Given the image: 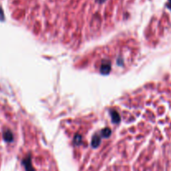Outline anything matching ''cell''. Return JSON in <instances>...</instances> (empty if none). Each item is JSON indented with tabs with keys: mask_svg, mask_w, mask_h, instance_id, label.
<instances>
[{
	"mask_svg": "<svg viewBox=\"0 0 171 171\" xmlns=\"http://www.w3.org/2000/svg\"><path fill=\"white\" fill-rule=\"evenodd\" d=\"M111 70V63L109 61H104L100 67V73L103 75H108Z\"/></svg>",
	"mask_w": 171,
	"mask_h": 171,
	"instance_id": "1",
	"label": "cell"
},
{
	"mask_svg": "<svg viewBox=\"0 0 171 171\" xmlns=\"http://www.w3.org/2000/svg\"><path fill=\"white\" fill-rule=\"evenodd\" d=\"M23 164H24L26 171H36L34 168L33 167V165H32V160L30 155H28V157L25 158L24 160H23Z\"/></svg>",
	"mask_w": 171,
	"mask_h": 171,
	"instance_id": "2",
	"label": "cell"
},
{
	"mask_svg": "<svg viewBox=\"0 0 171 171\" xmlns=\"http://www.w3.org/2000/svg\"><path fill=\"white\" fill-rule=\"evenodd\" d=\"M3 138H4V141L7 142V143H11V142L14 141V134L9 129H6L4 131V134H3Z\"/></svg>",
	"mask_w": 171,
	"mask_h": 171,
	"instance_id": "3",
	"label": "cell"
},
{
	"mask_svg": "<svg viewBox=\"0 0 171 171\" xmlns=\"http://www.w3.org/2000/svg\"><path fill=\"white\" fill-rule=\"evenodd\" d=\"M100 143H101V139H100V137L98 136V134L94 135L93 139H92V141H91V145H92V147L94 148V149H96V148H98V147L99 146Z\"/></svg>",
	"mask_w": 171,
	"mask_h": 171,
	"instance_id": "4",
	"label": "cell"
},
{
	"mask_svg": "<svg viewBox=\"0 0 171 171\" xmlns=\"http://www.w3.org/2000/svg\"><path fill=\"white\" fill-rule=\"evenodd\" d=\"M110 115H111L112 122L114 124H119L120 122V116L115 110H110Z\"/></svg>",
	"mask_w": 171,
	"mask_h": 171,
	"instance_id": "5",
	"label": "cell"
},
{
	"mask_svg": "<svg viewBox=\"0 0 171 171\" xmlns=\"http://www.w3.org/2000/svg\"><path fill=\"white\" fill-rule=\"evenodd\" d=\"M102 136L105 137V138H108V137L111 135V129L109 128H105L101 131Z\"/></svg>",
	"mask_w": 171,
	"mask_h": 171,
	"instance_id": "6",
	"label": "cell"
},
{
	"mask_svg": "<svg viewBox=\"0 0 171 171\" xmlns=\"http://www.w3.org/2000/svg\"><path fill=\"white\" fill-rule=\"evenodd\" d=\"M81 142H82V136H81L80 134H76L75 136H74V139H73V144H75V145H79V144H80Z\"/></svg>",
	"mask_w": 171,
	"mask_h": 171,
	"instance_id": "7",
	"label": "cell"
},
{
	"mask_svg": "<svg viewBox=\"0 0 171 171\" xmlns=\"http://www.w3.org/2000/svg\"><path fill=\"white\" fill-rule=\"evenodd\" d=\"M4 19H5V17H4V11L2 9V8L0 7V21L4 22Z\"/></svg>",
	"mask_w": 171,
	"mask_h": 171,
	"instance_id": "8",
	"label": "cell"
},
{
	"mask_svg": "<svg viewBox=\"0 0 171 171\" xmlns=\"http://www.w3.org/2000/svg\"><path fill=\"white\" fill-rule=\"evenodd\" d=\"M167 7L169 8L171 10V0H168V4H167Z\"/></svg>",
	"mask_w": 171,
	"mask_h": 171,
	"instance_id": "9",
	"label": "cell"
},
{
	"mask_svg": "<svg viewBox=\"0 0 171 171\" xmlns=\"http://www.w3.org/2000/svg\"><path fill=\"white\" fill-rule=\"evenodd\" d=\"M97 1H98L99 4H103V3H105L106 0H97Z\"/></svg>",
	"mask_w": 171,
	"mask_h": 171,
	"instance_id": "10",
	"label": "cell"
}]
</instances>
